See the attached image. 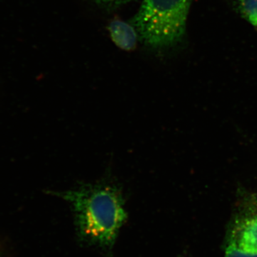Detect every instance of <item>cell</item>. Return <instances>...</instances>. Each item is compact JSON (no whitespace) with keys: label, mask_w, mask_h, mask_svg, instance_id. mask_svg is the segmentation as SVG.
<instances>
[{"label":"cell","mask_w":257,"mask_h":257,"mask_svg":"<svg viewBox=\"0 0 257 257\" xmlns=\"http://www.w3.org/2000/svg\"><path fill=\"white\" fill-rule=\"evenodd\" d=\"M55 194L70 203L83 239L102 247L114 244L126 219L119 189L108 184H84Z\"/></svg>","instance_id":"cell-1"},{"label":"cell","mask_w":257,"mask_h":257,"mask_svg":"<svg viewBox=\"0 0 257 257\" xmlns=\"http://www.w3.org/2000/svg\"><path fill=\"white\" fill-rule=\"evenodd\" d=\"M193 0H144L132 25L139 40L154 50L178 45L185 36Z\"/></svg>","instance_id":"cell-2"},{"label":"cell","mask_w":257,"mask_h":257,"mask_svg":"<svg viewBox=\"0 0 257 257\" xmlns=\"http://www.w3.org/2000/svg\"><path fill=\"white\" fill-rule=\"evenodd\" d=\"M109 35L116 46L125 51H133L136 48L139 35L133 25L120 20H114L109 24Z\"/></svg>","instance_id":"cell-3"},{"label":"cell","mask_w":257,"mask_h":257,"mask_svg":"<svg viewBox=\"0 0 257 257\" xmlns=\"http://www.w3.org/2000/svg\"><path fill=\"white\" fill-rule=\"evenodd\" d=\"M234 241L243 251L257 254V216L243 221L240 228L239 239Z\"/></svg>","instance_id":"cell-4"},{"label":"cell","mask_w":257,"mask_h":257,"mask_svg":"<svg viewBox=\"0 0 257 257\" xmlns=\"http://www.w3.org/2000/svg\"><path fill=\"white\" fill-rule=\"evenodd\" d=\"M240 13L257 28V0H238Z\"/></svg>","instance_id":"cell-5"},{"label":"cell","mask_w":257,"mask_h":257,"mask_svg":"<svg viewBox=\"0 0 257 257\" xmlns=\"http://www.w3.org/2000/svg\"><path fill=\"white\" fill-rule=\"evenodd\" d=\"M225 257H257V254H252L243 251L234 240L230 241L226 247Z\"/></svg>","instance_id":"cell-6"},{"label":"cell","mask_w":257,"mask_h":257,"mask_svg":"<svg viewBox=\"0 0 257 257\" xmlns=\"http://www.w3.org/2000/svg\"><path fill=\"white\" fill-rule=\"evenodd\" d=\"M96 2L101 5H108V6H115V5L126 3H127V0H96Z\"/></svg>","instance_id":"cell-7"},{"label":"cell","mask_w":257,"mask_h":257,"mask_svg":"<svg viewBox=\"0 0 257 257\" xmlns=\"http://www.w3.org/2000/svg\"><path fill=\"white\" fill-rule=\"evenodd\" d=\"M131 1H133V0H127V3H128V2H131Z\"/></svg>","instance_id":"cell-8"}]
</instances>
